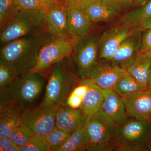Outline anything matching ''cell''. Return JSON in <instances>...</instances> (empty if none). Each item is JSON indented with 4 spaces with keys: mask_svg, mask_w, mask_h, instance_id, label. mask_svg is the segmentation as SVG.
Here are the masks:
<instances>
[{
    "mask_svg": "<svg viewBox=\"0 0 151 151\" xmlns=\"http://www.w3.org/2000/svg\"><path fill=\"white\" fill-rule=\"evenodd\" d=\"M53 37L46 32L8 42L1 48L0 63L12 68L18 75L32 70L37 63L41 49Z\"/></svg>",
    "mask_w": 151,
    "mask_h": 151,
    "instance_id": "6da1fadb",
    "label": "cell"
},
{
    "mask_svg": "<svg viewBox=\"0 0 151 151\" xmlns=\"http://www.w3.org/2000/svg\"><path fill=\"white\" fill-rule=\"evenodd\" d=\"M44 78L40 72L29 70L18 75L1 88V111L14 110L22 112L35 102L41 94Z\"/></svg>",
    "mask_w": 151,
    "mask_h": 151,
    "instance_id": "7a4b0ae2",
    "label": "cell"
},
{
    "mask_svg": "<svg viewBox=\"0 0 151 151\" xmlns=\"http://www.w3.org/2000/svg\"><path fill=\"white\" fill-rule=\"evenodd\" d=\"M46 12L39 10L20 8L1 28L2 45L12 41L46 32Z\"/></svg>",
    "mask_w": 151,
    "mask_h": 151,
    "instance_id": "3957f363",
    "label": "cell"
},
{
    "mask_svg": "<svg viewBox=\"0 0 151 151\" xmlns=\"http://www.w3.org/2000/svg\"><path fill=\"white\" fill-rule=\"evenodd\" d=\"M78 81L77 77L65 65L60 62L56 63L50 73L45 95L40 105H64Z\"/></svg>",
    "mask_w": 151,
    "mask_h": 151,
    "instance_id": "277c9868",
    "label": "cell"
},
{
    "mask_svg": "<svg viewBox=\"0 0 151 151\" xmlns=\"http://www.w3.org/2000/svg\"><path fill=\"white\" fill-rule=\"evenodd\" d=\"M120 126L102 109L94 116L88 117L85 125L88 140V150L100 151L107 149L116 141Z\"/></svg>",
    "mask_w": 151,
    "mask_h": 151,
    "instance_id": "5b68a950",
    "label": "cell"
},
{
    "mask_svg": "<svg viewBox=\"0 0 151 151\" xmlns=\"http://www.w3.org/2000/svg\"><path fill=\"white\" fill-rule=\"evenodd\" d=\"M99 39L95 34L77 37L73 42L74 59L78 75L81 79H87L98 62Z\"/></svg>",
    "mask_w": 151,
    "mask_h": 151,
    "instance_id": "8992f818",
    "label": "cell"
},
{
    "mask_svg": "<svg viewBox=\"0 0 151 151\" xmlns=\"http://www.w3.org/2000/svg\"><path fill=\"white\" fill-rule=\"evenodd\" d=\"M151 135V122L135 119L121 126L116 140L119 147L126 150L139 148Z\"/></svg>",
    "mask_w": 151,
    "mask_h": 151,
    "instance_id": "52a82bcc",
    "label": "cell"
},
{
    "mask_svg": "<svg viewBox=\"0 0 151 151\" xmlns=\"http://www.w3.org/2000/svg\"><path fill=\"white\" fill-rule=\"evenodd\" d=\"M73 42L64 38H52L41 49L37 63L32 70L41 72L70 56Z\"/></svg>",
    "mask_w": 151,
    "mask_h": 151,
    "instance_id": "ba28073f",
    "label": "cell"
},
{
    "mask_svg": "<svg viewBox=\"0 0 151 151\" xmlns=\"http://www.w3.org/2000/svg\"><path fill=\"white\" fill-rule=\"evenodd\" d=\"M59 106H40L27 108L21 114L22 123L34 134L46 137L55 126V113Z\"/></svg>",
    "mask_w": 151,
    "mask_h": 151,
    "instance_id": "9c48e42d",
    "label": "cell"
},
{
    "mask_svg": "<svg viewBox=\"0 0 151 151\" xmlns=\"http://www.w3.org/2000/svg\"><path fill=\"white\" fill-rule=\"evenodd\" d=\"M144 30L137 27L122 42L110 61L111 65L127 70L140 52Z\"/></svg>",
    "mask_w": 151,
    "mask_h": 151,
    "instance_id": "30bf717a",
    "label": "cell"
},
{
    "mask_svg": "<svg viewBox=\"0 0 151 151\" xmlns=\"http://www.w3.org/2000/svg\"><path fill=\"white\" fill-rule=\"evenodd\" d=\"M135 28L121 25L104 32L99 39L98 58L111 60L121 44Z\"/></svg>",
    "mask_w": 151,
    "mask_h": 151,
    "instance_id": "8fae6325",
    "label": "cell"
},
{
    "mask_svg": "<svg viewBox=\"0 0 151 151\" xmlns=\"http://www.w3.org/2000/svg\"><path fill=\"white\" fill-rule=\"evenodd\" d=\"M121 97L127 116L137 120L151 122V89Z\"/></svg>",
    "mask_w": 151,
    "mask_h": 151,
    "instance_id": "7c38bea8",
    "label": "cell"
},
{
    "mask_svg": "<svg viewBox=\"0 0 151 151\" xmlns=\"http://www.w3.org/2000/svg\"><path fill=\"white\" fill-rule=\"evenodd\" d=\"M46 24L47 31L53 37L73 42L75 39L68 29L66 7L62 3L58 2L50 6L46 12Z\"/></svg>",
    "mask_w": 151,
    "mask_h": 151,
    "instance_id": "4fadbf2b",
    "label": "cell"
},
{
    "mask_svg": "<svg viewBox=\"0 0 151 151\" xmlns=\"http://www.w3.org/2000/svg\"><path fill=\"white\" fill-rule=\"evenodd\" d=\"M87 119V116L80 108L59 106L55 113V126L72 134L76 130L85 127Z\"/></svg>",
    "mask_w": 151,
    "mask_h": 151,
    "instance_id": "5bb4252c",
    "label": "cell"
},
{
    "mask_svg": "<svg viewBox=\"0 0 151 151\" xmlns=\"http://www.w3.org/2000/svg\"><path fill=\"white\" fill-rule=\"evenodd\" d=\"M127 70L111 64L98 63L87 78L103 90L112 89L121 76Z\"/></svg>",
    "mask_w": 151,
    "mask_h": 151,
    "instance_id": "9a60e30c",
    "label": "cell"
},
{
    "mask_svg": "<svg viewBox=\"0 0 151 151\" xmlns=\"http://www.w3.org/2000/svg\"><path fill=\"white\" fill-rule=\"evenodd\" d=\"M101 109L115 123L122 126L128 122L124 102L121 96L113 89L103 90Z\"/></svg>",
    "mask_w": 151,
    "mask_h": 151,
    "instance_id": "2e32d148",
    "label": "cell"
},
{
    "mask_svg": "<svg viewBox=\"0 0 151 151\" xmlns=\"http://www.w3.org/2000/svg\"><path fill=\"white\" fill-rule=\"evenodd\" d=\"M68 26L73 37L84 36L92 26V22L84 10L72 6H65Z\"/></svg>",
    "mask_w": 151,
    "mask_h": 151,
    "instance_id": "e0dca14e",
    "label": "cell"
},
{
    "mask_svg": "<svg viewBox=\"0 0 151 151\" xmlns=\"http://www.w3.org/2000/svg\"><path fill=\"white\" fill-rule=\"evenodd\" d=\"M88 89L84 95L80 110L88 117L94 116L102 108L103 90L89 79H84Z\"/></svg>",
    "mask_w": 151,
    "mask_h": 151,
    "instance_id": "ac0fdd59",
    "label": "cell"
},
{
    "mask_svg": "<svg viewBox=\"0 0 151 151\" xmlns=\"http://www.w3.org/2000/svg\"><path fill=\"white\" fill-rule=\"evenodd\" d=\"M151 58L147 53L140 52L133 64L127 70L145 89H147Z\"/></svg>",
    "mask_w": 151,
    "mask_h": 151,
    "instance_id": "d6986e66",
    "label": "cell"
},
{
    "mask_svg": "<svg viewBox=\"0 0 151 151\" xmlns=\"http://www.w3.org/2000/svg\"><path fill=\"white\" fill-rule=\"evenodd\" d=\"M21 114L14 110L1 111L0 139L9 137L14 129L22 124Z\"/></svg>",
    "mask_w": 151,
    "mask_h": 151,
    "instance_id": "ffe728a7",
    "label": "cell"
},
{
    "mask_svg": "<svg viewBox=\"0 0 151 151\" xmlns=\"http://www.w3.org/2000/svg\"><path fill=\"white\" fill-rule=\"evenodd\" d=\"M112 89L121 97L147 89L127 70L121 76Z\"/></svg>",
    "mask_w": 151,
    "mask_h": 151,
    "instance_id": "44dd1931",
    "label": "cell"
},
{
    "mask_svg": "<svg viewBox=\"0 0 151 151\" xmlns=\"http://www.w3.org/2000/svg\"><path fill=\"white\" fill-rule=\"evenodd\" d=\"M84 11L92 22L112 20L120 15L106 8L103 5L101 0L91 3Z\"/></svg>",
    "mask_w": 151,
    "mask_h": 151,
    "instance_id": "7402d4cb",
    "label": "cell"
},
{
    "mask_svg": "<svg viewBox=\"0 0 151 151\" xmlns=\"http://www.w3.org/2000/svg\"><path fill=\"white\" fill-rule=\"evenodd\" d=\"M89 140L85 127L73 132L57 151H83L87 150Z\"/></svg>",
    "mask_w": 151,
    "mask_h": 151,
    "instance_id": "603a6c76",
    "label": "cell"
},
{
    "mask_svg": "<svg viewBox=\"0 0 151 151\" xmlns=\"http://www.w3.org/2000/svg\"><path fill=\"white\" fill-rule=\"evenodd\" d=\"M71 133L54 127L45 137L50 151H57L65 142Z\"/></svg>",
    "mask_w": 151,
    "mask_h": 151,
    "instance_id": "cb8c5ba5",
    "label": "cell"
},
{
    "mask_svg": "<svg viewBox=\"0 0 151 151\" xmlns=\"http://www.w3.org/2000/svg\"><path fill=\"white\" fill-rule=\"evenodd\" d=\"M34 134L27 126L22 123L14 129L9 138L14 144L22 147L27 143Z\"/></svg>",
    "mask_w": 151,
    "mask_h": 151,
    "instance_id": "d4e9b609",
    "label": "cell"
},
{
    "mask_svg": "<svg viewBox=\"0 0 151 151\" xmlns=\"http://www.w3.org/2000/svg\"><path fill=\"white\" fill-rule=\"evenodd\" d=\"M15 0H0V27L1 28L18 11Z\"/></svg>",
    "mask_w": 151,
    "mask_h": 151,
    "instance_id": "484cf974",
    "label": "cell"
},
{
    "mask_svg": "<svg viewBox=\"0 0 151 151\" xmlns=\"http://www.w3.org/2000/svg\"><path fill=\"white\" fill-rule=\"evenodd\" d=\"M21 151H50L45 137L35 134L24 145L21 147Z\"/></svg>",
    "mask_w": 151,
    "mask_h": 151,
    "instance_id": "4316f807",
    "label": "cell"
},
{
    "mask_svg": "<svg viewBox=\"0 0 151 151\" xmlns=\"http://www.w3.org/2000/svg\"><path fill=\"white\" fill-rule=\"evenodd\" d=\"M54 4H51L45 0H15L14 4L17 6L25 9L39 10L47 12L50 6Z\"/></svg>",
    "mask_w": 151,
    "mask_h": 151,
    "instance_id": "83f0119b",
    "label": "cell"
},
{
    "mask_svg": "<svg viewBox=\"0 0 151 151\" xmlns=\"http://www.w3.org/2000/svg\"><path fill=\"white\" fill-rule=\"evenodd\" d=\"M101 1L106 8L120 15L133 6V0H101Z\"/></svg>",
    "mask_w": 151,
    "mask_h": 151,
    "instance_id": "f1b7e54d",
    "label": "cell"
},
{
    "mask_svg": "<svg viewBox=\"0 0 151 151\" xmlns=\"http://www.w3.org/2000/svg\"><path fill=\"white\" fill-rule=\"evenodd\" d=\"M18 75L12 68L0 63V87L3 88L10 84Z\"/></svg>",
    "mask_w": 151,
    "mask_h": 151,
    "instance_id": "f546056e",
    "label": "cell"
},
{
    "mask_svg": "<svg viewBox=\"0 0 151 151\" xmlns=\"http://www.w3.org/2000/svg\"><path fill=\"white\" fill-rule=\"evenodd\" d=\"M151 52V27L144 30L140 48V52L147 53Z\"/></svg>",
    "mask_w": 151,
    "mask_h": 151,
    "instance_id": "4dcf8cb0",
    "label": "cell"
},
{
    "mask_svg": "<svg viewBox=\"0 0 151 151\" xmlns=\"http://www.w3.org/2000/svg\"><path fill=\"white\" fill-rule=\"evenodd\" d=\"M99 0H58L65 6H72L84 10L91 3Z\"/></svg>",
    "mask_w": 151,
    "mask_h": 151,
    "instance_id": "1f68e13d",
    "label": "cell"
},
{
    "mask_svg": "<svg viewBox=\"0 0 151 151\" xmlns=\"http://www.w3.org/2000/svg\"><path fill=\"white\" fill-rule=\"evenodd\" d=\"M83 97L71 92L68 97L66 103L70 108L78 109L81 107Z\"/></svg>",
    "mask_w": 151,
    "mask_h": 151,
    "instance_id": "d6a6232c",
    "label": "cell"
},
{
    "mask_svg": "<svg viewBox=\"0 0 151 151\" xmlns=\"http://www.w3.org/2000/svg\"><path fill=\"white\" fill-rule=\"evenodd\" d=\"M14 144L9 137L0 139V151H9Z\"/></svg>",
    "mask_w": 151,
    "mask_h": 151,
    "instance_id": "836d02e7",
    "label": "cell"
},
{
    "mask_svg": "<svg viewBox=\"0 0 151 151\" xmlns=\"http://www.w3.org/2000/svg\"><path fill=\"white\" fill-rule=\"evenodd\" d=\"M140 27L142 28L143 30L151 27V19L143 23L141 25Z\"/></svg>",
    "mask_w": 151,
    "mask_h": 151,
    "instance_id": "e575fe53",
    "label": "cell"
},
{
    "mask_svg": "<svg viewBox=\"0 0 151 151\" xmlns=\"http://www.w3.org/2000/svg\"><path fill=\"white\" fill-rule=\"evenodd\" d=\"M150 0H133V6L139 7Z\"/></svg>",
    "mask_w": 151,
    "mask_h": 151,
    "instance_id": "d590c367",
    "label": "cell"
},
{
    "mask_svg": "<svg viewBox=\"0 0 151 151\" xmlns=\"http://www.w3.org/2000/svg\"><path fill=\"white\" fill-rule=\"evenodd\" d=\"M21 147H20L16 144H14L13 146L10 148L9 151H21Z\"/></svg>",
    "mask_w": 151,
    "mask_h": 151,
    "instance_id": "8d00e7d4",
    "label": "cell"
},
{
    "mask_svg": "<svg viewBox=\"0 0 151 151\" xmlns=\"http://www.w3.org/2000/svg\"><path fill=\"white\" fill-rule=\"evenodd\" d=\"M147 89L151 90V67L150 68V71H149Z\"/></svg>",
    "mask_w": 151,
    "mask_h": 151,
    "instance_id": "74e56055",
    "label": "cell"
},
{
    "mask_svg": "<svg viewBox=\"0 0 151 151\" xmlns=\"http://www.w3.org/2000/svg\"><path fill=\"white\" fill-rule=\"evenodd\" d=\"M45 1L51 3V4H55V3H56L58 2H59L58 1V0H45Z\"/></svg>",
    "mask_w": 151,
    "mask_h": 151,
    "instance_id": "f35d334b",
    "label": "cell"
},
{
    "mask_svg": "<svg viewBox=\"0 0 151 151\" xmlns=\"http://www.w3.org/2000/svg\"><path fill=\"white\" fill-rule=\"evenodd\" d=\"M147 54L151 58V52H149V53H147Z\"/></svg>",
    "mask_w": 151,
    "mask_h": 151,
    "instance_id": "ab89813d",
    "label": "cell"
},
{
    "mask_svg": "<svg viewBox=\"0 0 151 151\" xmlns=\"http://www.w3.org/2000/svg\"></svg>",
    "mask_w": 151,
    "mask_h": 151,
    "instance_id": "60d3db41",
    "label": "cell"
}]
</instances>
